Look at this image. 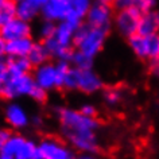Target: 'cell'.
<instances>
[{
	"mask_svg": "<svg viewBox=\"0 0 159 159\" xmlns=\"http://www.w3.org/2000/svg\"><path fill=\"white\" fill-rule=\"evenodd\" d=\"M27 59L30 61V63L33 65V67L39 66L42 63H46L50 61V54L47 51L46 46L43 45L42 41H35L33 49L30 50L29 55H27Z\"/></svg>",
	"mask_w": 159,
	"mask_h": 159,
	"instance_id": "obj_18",
	"label": "cell"
},
{
	"mask_svg": "<svg viewBox=\"0 0 159 159\" xmlns=\"http://www.w3.org/2000/svg\"><path fill=\"white\" fill-rule=\"evenodd\" d=\"M4 120L7 125L15 131H22L31 124L29 111L18 101H8L4 109Z\"/></svg>",
	"mask_w": 159,
	"mask_h": 159,
	"instance_id": "obj_10",
	"label": "cell"
},
{
	"mask_svg": "<svg viewBox=\"0 0 159 159\" xmlns=\"http://www.w3.org/2000/svg\"><path fill=\"white\" fill-rule=\"evenodd\" d=\"M16 16V2L4 0L0 3V27Z\"/></svg>",
	"mask_w": 159,
	"mask_h": 159,
	"instance_id": "obj_21",
	"label": "cell"
},
{
	"mask_svg": "<svg viewBox=\"0 0 159 159\" xmlns=\"http://www.w3.org/2000/svg\"><path fill=\"white\" fill-rule=\"evenodd\" d=\"M7 73L8 74H25L33 71V65L27 59V57L22 58H7Z\"/></svg>",
	"mask_w": 159,
	"mask_h": 159,
	"instance_id": "obj_19",
	"label": "cell"
},
{
	"mask_svg": "<svg viewBox=\"0 0 159 159\" xmlns=\"http://www.w3.org/2000/svg\"><path fill=\"white\" fill-rule=\"evenodd\" d=\"M69 62L74 69H90V67H93L94 59L78 50H73L69 57Z\"/></svg>",
	"mask_w": 159,
	"mask_h": 159,
	"instance_id": "obj_20",
	"label": "cell"
},
{
	"mask_svg": "<svg viewBox=\"0 0 159 159\" xmlns=\"http://www.w3.org/2000/svg\"><path fill=\"white\" fill-rule=\"evenodd\" d=\"M2 2H4V0H0V3H2Z\"/></svg>",
	"mask_w": 159,
	"mask_h": 159,
	"instance_id": "obj_38",
	"label": "cell"
},
{
	"mask_svg": "<svg viewBox=\"0 0 159 159\" xmlns=\"http://www.w3.org/2000/svg\"><path fill=\"white\" fill-rule=\"evenodd\" d=\"M70 67L71 65L69 61H49L33 67L31 74L37 86L45 89L46 92H53V90L63 89V82Z\"/></svg>",
	"mask_w": 159,
	"mask_h": 159,
	"instance_id": "obj_2",
	"label": "cell"
},
{
	"mask_svg": "<svg viewBox=\"0 0 159 159\" xmlns=\"http://www.w3.org/2000/svg\"><path fill=\"white\" fill-rule=\"evenodd\" d=\"M70 14L69 0H47L41 10V18L45 20L59 23L66 20Z\"/></svg>",
	"mask_w": 159,
	"mask_h": 159,
	"instance_id": "obj_12",
	"label": "cell"
},
{
	"mask_svg": "<svg viewBox=\"0 0 159 159\" xmlns=\"http://www.w3.org/2000/svg\"><path fill=\"white\" fill-rule=\"evenodd\" d=\"M55 26H57V23L42 19V20L39 22L37 30H35V33H37V37L39 38V41H46V39L53 37L54 31H55Z\"/></svg>",
	"mask_w": 159,
	"mask_h": 159,
	"instance_id": "obj_23",
	"label": "cell"
},
{
	"mask_svg": "<svg viewBox=\"0 0 159 159\" xmlns=\"http://www.w3.org/2000/svg\"><path fill=\"white\" fill-rule=\"evenodd\" d=\"M7 77V62L4 58L0 59V84L4 81V78Z\"/></svg>",
	"mask_w": 159,
	"mask_h": 159,
	"instance_id": "obj_31",
	"label": "cell"
},
{
	"mask_svg": "<svg viewBox=\"0 0 159 159\" xmlns=\"http://www.w3.org/2000/svg\"><path fill=\"white\" fill-rule=\"evenodd\" d=\"M108 31L109 30L90 26L85 22L81 23V26L75 31L73 43L74 50L81 51L94 59L104 49L107 38H108Z\"/></svg>",
	"mask_w": 159,
	"mask_h": 159,
	"instance_id": "obj_3",
	"label": "cell"
},
{
	"mask_svg": "<svg viewBox=\"0 0 159 159\" xmlns=\"http://www.w3.org/2000/svg\"><path fill=\"white\" fill-rule=\"evenodd\" d=\"M14 2H20V0H14Z\"/></svg>",
	"mask_w": 159,
	"mask_h": 159,
	"instance_id": "obj_37",
	"label": "cell"
},
{
	"mask_svg": "<svg viewBox=\"0 0 159 159\" xmlns=\"http://www.w3.org/2000/svg\"><path fill=\"white\" fill-rule=\"evenodd\" d=\"M61 138L77 152H98L100 121L70 107L55 108Z\"/></svg>",
	"mask_w": 159,
	"mask_h": 159,
	"instance_id": "obj_1",
	"label": "cell"
},
{
	"mask_svg": "<svg viewBox=\"0 0 159 159\" xmlns=\"http://www.w3.org/2000/svg\"><path fill=\"white\" fill-rule=\"evenodd\" d=\"M157 6H158V0H132V3H131V7H134L140 15L155 10Z\"/></svg>",
	"mask_w": 159,
	"mask_h": 159,
	"instance_id": "obj_24",
	"label": "cell"
},
{
	"mask_svg": "<svg viewBox=\"0 0 159 159\" xmlns=\"http://www.w3.org/2000/svg\"><path fill=\"white\" fill-rule=\"evenodd\" d=\"M78 109L81 111L85 116H89V117H96L97 116V107L94 104H92V102H84Z\"/></svg>",
	"mask_w": 159,
	"mask_h": 159,
	"instance_id": "obj_26",
	"label": "cell"
},
{
	"mask_svg": "<svg viewBox=\"0 0 159 159\" xmlns=\"http://www.w3.org/2000/svg\"><path fill=\"white\" fill-rule=\"evenodd\" d=\"M34 43H35V39L33 38V35H31V37H25V38L8 41V42H6L4 55H7V58L27 57L30 50L33 49Z\"/></svg>",
	"mask_w": 159,
	"mask_h": 159,
	"instance_id": "obj_14",
	"label": "cell"
},
{
	"mask_svg": "<svg viewBox=\"0 0 159 159\" xmlns=\"http://www.w3.org/2000/svg\"><path fill=\"white\" fill-rule=\"evenodd\" d=\"M47 96H49V92H46L45 89L39 88V86H35V89L33 90V93H31L30 98L33 101L38 102V104H43V102H46Z\"/></svg>",
	"mask_w": 159,
	"mask_h": 159,
	"instance_id": "obj_25",
	"label": "cell"
},
{
	"mask_svg": "<svg viewBox=\"0 0 159 159\" xmlns=\"http://www.w3.org/2000/svg\"><path fill=\"white\" fill-rule=\"evenodd\" d=\"M16 16L20 18L22 20L33 23L38 16H41V10L29 0H20V2H16Z\"/></svg>",
	"mask_w": 159,
	"mask_h": 159,
	"instance_id": "obj_17",
	"label": "cell"
},
{
	"mask_svg": "<svg viewBox=\"0 0 159 159\" xmlns=\"http://www.w3.org/2000/svg\"><path fill=\"white\" fill-rule=\"evenodd\" d=\"M38 151L45 159H75V151L57 136H45L38 142Z\"/></svg>",
	"mask_w": 159,
	"mask_h": 159,
	"instance_id": "obj_7",
	"label": "cell"
},
{
	"mask_svg": "<svg viewBox=\"0 0 159 159\" xmlns=\"http://www.w3.org/2000/svg\"><path fill=\"white\" fill-rule=\"evenodd\" d=\"M94 0H69L70 6V14L67 19H73L75 22L84 23L86 14H88L89 8L92 7Z\"/></svg>",
	"mask_w": 159,
	"mask_h": 159,
	"instance_id": "obj_16",
	"label": "cell"
},
{
	"mask_svg": "<svg viewBox=\"0 0 159 159\" xmlns=\"http://www.w3.org/2000/svg\"><path fill=\"white\" fill-rule=\"evenodd\" d=\"M0 35L4 38L6 42L12 41V39L31 37L33 35V26H31V23L15 16L14 19H11L10 22H7L6 25L0 27Z\"/></svg>",
	"mask_w": 159,
	"mask_h": 159,
	"instance_id": "obj_13",
	"label": "cell"
},
{
	"mask_svg": "<svg viewBox=\"0 0 159 159\" xmlns=\"http://www.w3.org/2000/svg\"><path fill=\"white\" fill-rule=\"evenodd\" d=\"M138 34L152 35L159 34V10H152L147 14H143L139 20Z\"/></svg>",
	"mask_w": 159,
	"mask_h": 159,
	"instance_id": "obj_15",
	"label": "cell"
},
{
	"mask_svg": "<svg viewBox=\"0 0 159 159\" xmlns=\"http://www.w3.org/2000/svg\"><path fill=\"white\" fill-rule=\"evenodd\" d=\"M4 51H6V41H4V38L0 35V57L4 55Z\"/></svg>",
	"mask_w": 159,
	"mask_h": 159,
	"instance_id": "obj_34",
	"label": "cell"
},
{
	"mask_svg": "<svg viewBox=\"0 0 159 159\" xmlns=\"http://www.w3.org/2000/svg\"><path fill=\"white\" fill-rule=\"evenodd\" d=\"M2 151L12 155L15 159H31L38 154V142L22 134H11L6 140Z\"/></svg>",
	"mask_w": 159,
	"mask_h": 159,
	"instance_id": "obj_6",
	"label": "cell"
},
{
	"mask_svg": "<svg viewBox=\"0 0 159 159\" xmlns=\"http://www.w3.org/2000/svg\"><path fill=\"white\" fill-rule=\"evenodd\" d=\"M2 58H3V57H0V59H2Z\"/></svg>",
	"mask_w": 159,
	"mask_h": 159,
	"instance_id": "obj_39",
	"label": "cell"
},
{
	"mask_svg": "<svg viewBox=\"0 0 159 159\" xmlns=\"http://www.w3.org/2000/svg\"><path fill=\"white\" fill-rule=\"evenodd\" d=\"M148 70L151 75H152L154 78L159 80V55L158 57H155L152 59H150V63H148Z\"/></svg>",
	"mask_w": 159,
	"mask_h": 159,
	"instance_id": "obj_27",
	"label": "cell"
},
{
	"mask_svg": "<svg viewBox=\"0 0 159 159\" xmlns=\"http://www.w3.org/2000/svg\"><path fill=\"white\" fill-rule=\"evenodd\" d=\"M30 3H33V4L35 6V7H38L39 10H42V7L46 4V2L47 0H29Z\"/></svg>",
	"mask_w": 159,
	"mask_h": 159,
	"instance_id": "obj_33",
	"label": "cell"
},
{
	"mask_svg": "<svg viewBox=\"0 0 159 159\" xmlns=\"http://www.w3.org/2000/svg\"><path fill=\"white\" fill-rule=\"evenodd\" d=\"M124 93L120 88L112 86V88L102 89V100L108 107H117L121 102Z\"/></svg>",
	"mask_w": 159,
	"mask_h": 159,
	"instance_id": "obj_22",
	"label": "cell"
},
{
	"mask_svg": "<svg viewBox=\"0 0 159 159\" xmlns=\"http://www.w3.org/2000/svg\"><path fill=\"white\" fill-rule=\"evenodd\" d=\"M140 16L142 15L131 6L124 7V8H119L113 16L115 29L121 37L128 39L129 37H132L138 33Z\"/></svg>",
	"mask_w": 159,
	"mask_h": 159,
	"instance_id": "obj_8",
	"label": "cell"
},
{
	"mask_svg": "<svg viewBox=\"0 0 159 159\" xmlns=\"http://www.w3.org/2000/svg\"><path fill=\"white\" fill-rule=\"evenodd\" d=\"M31 124L37 128H41L43 125V117L41 115H35V116H31Z\"/></svg>",
	"mask_w": 159,
	"mask_h": 159,
	"instance_id": "obj_32",
	"label": "cell"
},
{
	"mask_svg": "<svg viewBox=\"0 0 159 159\" xmlns=\"http://www.w3.org/2000/svg\"><path fill=\"white\" fill-rule=\"evenodd\" d=\"M65 90H77L84 94H94L104 89V81L97 71L90 69H74L70 67L63 82Z\"/></svg>",
	"mask_w": 159,
	"mask_h": 159,
	"instance_id": "obj_4",
	"label": "cell"
},
{
	"mask_svg": "<svg viewBox=\"0 0 159 159\" xmlns=\"http://www.w3.org/2000/svg\"><path fill=\"white\" fill-rule=\"evenodd\" d=\"M31 159H45V157H42V155L39 154V151H38V154H37V155H34V157L31 158Z\"/></svg>",
	"mask_w": 159,
	"mask_h": 159,
	"instance_id": "obj_36",
	"label": "cell"
},
{
	"mask_svg": "<svg viewBox=\"0 0 159 159\" xmlns=\"http://www.w3.org/2000/svg\"><path fill=\"white\" fill-rule=\"evenodd\" d=\"M0 159H15L12 155L7 154L6 151H0Z\"/></svg>",
	"mask_w": 159,
	"mask_h": 159,
	"instance_id": "obj_35",
	"label": "cell"
},
{
	"mask_svg": "<svg viewBox=\"0 0 159 159\" xmlns=\"http://www.w3.org/2000/svg\"><path fill=\"white\" fill-rule=\"evenodd\" d=\"M11 135V131L7 128H0V151H2L3 146H4L6 140L8 139V136Z\"/></svg>",
	"mask_w": 159,
	"mask_h": 159,
	"instance_id": "obj_30",
	"label": "cell"
},
{
	"mask_svg": "<svg viewBox=\"0 0 159 159\" xmlns=\"http://www.w3.org/2000/svg\"><path fill=\"white\" fill-rule=\"evenodd\" d=\"M75 159H102L97 152H78Z\"/></svg>",
	"mask_w": 159,
	"mask_h": 159,
	"instance_id": "obj_29",
	"label": "cell"
},
{
	"mask_svg": "<svg viewBox=\"0 0 159 159\" xmlns=\"http://www.w3.org/2000/svg\"><path fill=\"white\" fill-rule=\"evenodd\" d=\"M81 26L80 22H75L73 19H66L57 23L55 26L54 35L51 38L58 43L59 46L65 47L67 50H73V43H74V37H75V31L78 30V27Z\"/></svg>",
	"mask_w": 159,
	"mask_h": 159,
	"instance_id": "obj_11",
	"label": "cell"
},
{
	"mask_svg": "<svg viewBox=\"0 0 159 159\" xmlns=\"http://www.w3.org/2000/svg\"><path fill=\"white\" fill-rule=\"evenodd\" d=\"M34 77L31 73L25 74H8L0 84V98L6 101H16L19 98L31 96L35 89Z\"/></svg>",
	"mask_w": 159,
	"mask_h": 159,
	"instance_id": "obj_5",
	"label": "cell"
},
{
	"mask_svg": "<svg viewBox=\"0 0 159 159\" xmlns=\"http://www.w3.org/2000/svg\"><path fill=\"white\" fill-rule=\"evenodd\" d=\"M113 16H115V12L111 3L101 2V0H94L92 7H90L88 14H86L85 23L94 27L109 30L111 25L113 23Z\"/></svg>",
	"mask_w": 159,
	"mask_h": 159,
	"instance_id": "obj_9",
	"label": "cell"
},
{
	"mask_svg": "<svg viewBox=\"0 0 159 159\" xmlns=\"http://www.w3.org/2000/svg\"><path fill=\"white\" fill-rule=\"evenodd\" d=\"M101 2H107V3H111L117 7V8H124V7H129L132 0H101Z\"/></svg>",
	"mask_w": 159,
	"mask_h": 159,
	"instance_id": "obj_28",
	"label": "cell"
}]
</instances>
